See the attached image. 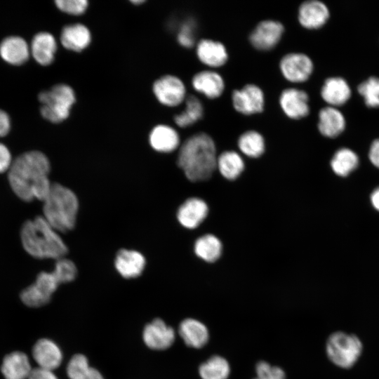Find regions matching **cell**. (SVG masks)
Returning <instances> with one entry per match:
<instances>
[{"label": "cell", "mask_w": 379, "mask_h": 379, "mask_svg": "<svg viewBox=\"0 0 379 379\" xmlns=\"http://www.w3.org/2000/svg\"><path fill=\"white\" fill-rule=\"evenodd\" d=\"M40 113L51 123H60L70 114V110L76 101L75 93L72 88L65 84L53 86L39 94Z\"/></svg>", "instance_id": "cell-5"}, {"label": "cell", "mask_w": 379, "mask_h": 379, "mask_svg": "<svg viewBox=\"0 0 379 379\" xmlns=\"http://www.w3.org/2000/svg\"><path fill=\"white\" fill-rule=\"evenodd\" d=\"M11 127V121L6 112L0 109V138L8 134Z\"/></svg>", "instance_id": "cell-40"}, {"label": "cell", "mask_w": 379, "mask_h": 379, "mask_svg": "<svg viewBox=\"0 0 379 379\" xmlns=\"http://www.w3.org/2000/svg\"><path fill=\"white\" fill-rule=\"evenodd\" d=\"M238 147L245 155L252 158H257L260 157L265 151V139L258 131L248 130L239 136Z\"/></svg>", "instance_id": "cell-30"}, {"label": "cell", "mask_w": 379, "mask_h": 379, "mask_svg": "<svg viewBox=\"0 0 379 379\" xmlns=\"http://www.w3.org/2000/svg\"><path fill=\"white\" fill-rule=\"evenodd\" d=\"M329 18L326 6L318 0L302 2L298 11L299 23L305 28L313 29L321 27Z\"/></svg>", "instance_id": "cell-15"}, {"label": "cell", "mask_w": 379, "mask_h": 379, "mask_svg": "<svg viewBox=\"0 0 379 379\" xmlns=\"http://www.w3.org/2000/svg\"><path fill=\"white\" fill-rule=\"evenodd\" d=\"M32 357L39 367L53 371L59 367L62 361L60 347L48 338H41L36 342L32 348Z\"/></svg>", "instance_id": "cell-17"}, {"label": "cell", "mask_w": 379, "mask_h": 379, "mask_svg": "<svg viewBox=\"0 0 379 379\" xmlns=\"http://www.w3.org/2000/svg\"><path fill=\"white\" fill-rule=\"evenodd\" d=\"M131 2L135 5L137 4H141L144 2V1L142 0H133V1H131Z\"/></svg>", "instance_id": "cell-44"}, {"label": "cell", "mask_w": 379, "mask_h": 379, "mask_svg": "<svg viewBox=\"0 0 379 379\" xmlns=\"http://www.w3.org/2000/svg\"><path fill=\"white\" fill-rule=\"evenodd\" d=\"M358 164L357 155L347 148L338 150L331 161V166L334 173L343 177L348 175L355 170Z\"/></svg>", "instance_id": "cell-31"}, {"label": "cell", "mask_w": 379, "mask_h": 379, "mask_svg": "<svg viewBox=\"0 0 379 379\" xmlns=\"http://www.w3.org/2000/svg\"><path fill=\"white\" fill-rule=\"evenodd\" d=\"M30 54L27 42L20 36H9L0 43V57L6 63L19 66L25 63Z\"/></svg>", "instance_id": "cell-16"}, {"label": "cell", "mask_w": 379, "mask_h": 379, "mask_svg": "<svg viewBox=\"0 0 379 379\" xmlns=\"http://www.w3.org/2000/svg\"><path fill=\"white\" fill-rule=\"evenodd\" d=\"M31 56L41 65L51 64L57 51V41L54 36L48 32L36 34L29 45Z\"/></svg>", "instance_id": "cell-19"}, {"label": "cell", "mask_w": 379, "mask_h": 379, "mask_svg": "<svg viewBox=\"0 0 379 379\" xmlns=\"http://www.w3.org/2000/svg\"><path fill=\"white\" fill-rule=\"evenodd\" d=\"M207 213L208 207L204 201L191 198L179 208L177 216L182 226L193 229L204 220Z\"/></svg>", "instance_id": "cell-23"}, {"label": "cell", "mask_w": 379, "mask_h": 379, "mask_svg": "<svg viewBox=\"0 0 379 379\" xmlns=\"http://www.w3.org/2000/svg\"><path fill=\"white\" fill-rule=\"evenodd\" d=\"M149 143L152 147L160 152H171L180 145L178 131L168 125L159 124L150 132Z\"/></svg>", "instance_id": "cell-24"}, {"label": "cell", "mask_w": 379, "mask_h": 379, "mask_svg": "<svg viewBox=\"0 0 379 379\" xmlns=\"http://www.w3.org/2000/svg\"><path fill=\"white\" fill-rule=\"evenodd\" d=\"M75 379H105L101 373L95 368L90 367Z\"/></svg>", "instance_id": "cell-42"}, {"label": "cell", "mask_w": 379, "mask_h": 379, "mask_svg": "<svg viewBox=\"0 0 379 379\" xmlns=\"http://www.w3.org/2000/svg\"><path fill=\"white\" fill-rule=\"evenodd\" d=\"M32 370L29 357L19 351L7 354L1 368L5 379H28Z\"/></svg>", "instance_id": "cell-20"}, {"label": "cell", "mask_w": 379, "mask_h": 379, "mask_svg": "<svg viewBox=\"0 0 379 379\" xmlns=\"http://www.w3.org/2000/svg\"><path fill=\"white\" fill-rule=\"evenodd\" d=\"M345 127V118L337 109L326 107L319 111L318 128L323 135L335 138L344 131Z\"/></svg>", "instance_id": "cell-25"}, {"label": "cell", "mask_w": 379, "mask_h": 379, "mask_svg": "<svg viewBox=\"0 0 379 379\" xmlns=\"http://www.w3.org/2000/svg\"><path fill=\"white\" fill-rule=\"evenodd\" d=\"M234 109L244 115L262 113L265 108V94L255 84H246L241 88L234 89L231 95Z\"/></svg>", "instance_id": "cell-7"}, {"label": "cell", "mask_w": 379, "mask_h": 379, "mask_svg": "<svg viewBox=\"0 0 379 379\" xmlns=\"http://www.w3.org/2000/svg\"><path fill=\"white\" fill-rule=\"evenodd\" d=\"M90 367L87 357L82 354H77L69 359L67 365V375L69 379H75Z\"/></svg>", "instance_id": "cell-36"}, {"label": "cell", "mask_w": 379, "mask_h": 379, "mask_svg": "<svg viewBox=\"0 0 379 379\" xmlns=\"http://www.w3.org/2000/svg\"><path fill=\"white\" fill-rule=\"evenodd\" d=\"M55 4L61 11L73 15L84 13L88 5L86 0H57Z\"/></svg>", "instance_id": "cell-37"}, {"label": "cell", "mask_w": 379, "mask_h": 379, "mask_svg": "<svg viewBox=\"0 0 379 379\" xmlns=\"http://www.w3.org/2000/svg\"><path fill=\"white\" fill-rule=\"evenodd\" d=\"M196 22L187 18L180 25L177 32L178 42L183 47L189 48L195 45Z\"/></svg>", "instance_id": "cell-34"}, {"label": "cell", "mask_w": 379, "mask_h": 379, "mask_svg": "<svg viewBox=\"0 0 379 379\" xmlns=\"http://www.w3.org/2000/svg\"><path fill=\"white\" fill-rule=\"evenodd\" d=\"M192 86L196 91L208 99H215L223 93L225 83L222 75L216 71L204 69L193 76Z\"/></svg>", "instance_id": "cell-14"}, {"label": "cell", "mask_w": 379, "mask_h": 379, "mask_svg": "<svg viewBox=\"0 0 379 379\" xmlns=\"http://www.w3.org/2000/svg\"><path fill=\"white\" fill-rule=\"evenodd\" d=\"M255 373L254 379H286V374L282 368L265 361L257 363Z\"/></svg>", "instance_id": "cell-35"}, {"label": "cell", "mask_w": 379, "mask_h": 379, "mask_svg": "<svg viewBox=\"0 0 379 379\" xmlns=\"http://www.w3.org/2000/svg\"><path fill=\"white\" fill-rule=\"evenodd\" d=\"M178 333L185 345L192 348H202L209 340V331L206 326L193 318H187L180 322Z\"/></svg>", "instance_id": "cell-18"}, {"label": "cell", "mask_w": 379, "mask_h": 379, "mask_svg": "<svg viewBox=\"0 0 379 379\" xmlns=\"http://www.w3.org/2000/svg\"><path fill=\"white\" fill-rule=\"evenodd\" d=\"M50 171L51 164L46 154L38 150L27 151L13 159L6 173V180L10 190L19 201H43L52 185Z\"/></svg>", "instance_id": "cell-1"}, {"label": "cell", "mask_w": 379, "mask_h": 379, "mask_svg": "<svg viewBox=\"0 0 379 379\" xmlns=\"http://www.w3.org/2000/svg\"><path fill=\"white\" fill-rule=\"evenodd\" d=\"M185 107L180 114L175 115V123L180 128H187L201 119L204 114V107L201 101L194 95L187 96Z\"/></svg>", "instance_id": "cell-27"}, {"label": "cell", "mask_w": 379, "mask_h": 379, "mask_svg": "<svg viewBox=\"0 0 379 379\" xmlns=\"http://www.w3.org/2000/svg\"><path fill=\"white\" fill-rule=\"evenodd\" d=\"M321 98L333 106L344 105L351 96V90L347 83L340 77L327 79L321 91Z\"/></svg>", "instance_id": "cell-26"}, {"label": "cell", "mask_w": 379, "mask_h": 379, "mask_svg": "<svg viewBox=\"0 0 379 379\" xmlns=\"http://www.w3.org/2000/svg\"><path fill=\"white\" fill-rule=\"evenodd\" d=\"M279 103L284 113L290 119H300L310 113L307 93L299 88H284L280 93Z\"/></svg>", "instance_id": "cell-11"}, {"label": "cell", "mask_w": 379, "mask_h": 379, "mask_svg": "<svg viewBox=\"0 0 379 379\" xmlns=\"http://www.w3.org/2000/svg\"><path fill=\"white\" fill-rule=\"evenodd\" d=\"M13 159L9 148L0 142V175L7 173Z\"/></svg>", "instance_id": "cell-38"}, {"label": "cell", "mask_w": 379, "mask_h": 379, "mask_svg": "<svg viewBox=\"0 0 379 379\" xmlns=\"http://www.w3.org/2000/svg\"><path fill=\"white\" fill-rule=\"evenodd\" d=\"M142 339L149 348L154 350H165L173 344L175 332L162 319H155L145 326Z\"/></svg>", "instance_id": "cell-12"}, {"label": "cell", "mask_w": 379, "mask_h": 379, "mask_svg": "<svg viewBox=\"0 0 379 379\" xmlns=\"http://www.w3.org/2000/svg\"><path fill=\"white\" fill-rule=\"evenodd\" d=\"M58 232L42 215H38L20 225V244L33 258L59 260L67 254V247Z\"/></svg>", "instance_id": "cell-2"}, {"label": "cell", "mask_w": 379, "mask_h": 379, "mask_svg": "<svg viewBox=\"0 0 379 379\" xmlns=\"http://www.w3.org/2000/svg\"><path fill=\"white\" fill-rule=\"evenodd\" d=\"M153 92L159 102L168 107H175L187 98L184 82L177 76L167 74L153 84Z\"/></svg>", "instance_id": "cell-10"}, {"label": "cell", "mask_w": 379, "mask_h": 379, "mask_svg": "<svg viewBox=\"0 0 379 379\" xmlns=\"http://www.w3.org/2000/svg\"><path fill=\"white\" fill-rule=\"evenodd\" d=\"M282 76L292 83L306 81L313 72L310 58L302 53H288L282 56L279 64Z\"/></svg>", "instance_id": "cell-9"}, {"label": "cell", "mask_w": 379, "mask_h": 379, "mask_svg": "<svg viewBox=\"0 0 379 379\" xmlns=\"http://www.w3.org/2000/svg\"><path fill=\"white\" fill-rule=\"evenodd\" d=\"M78 209L75 194L59 183H52L43 201L42 216L57 232H66L74 228Z\"/></svg>", "instance_id": "cell-4"}, {"label": "cell", "mask_w": 379, "mask_h": 379, "mask_svg": "<svg viewBox=\"0 0 379 379\" xmlns=\"http://www.w3.org/2000/svg\"><path fill=\"white\" fill-rule=\"evenodd\" d=\"M145 265L144 256L138 251L120 250L116 256L115 267L124 278H135L141 274Z\"/></svg>", "instance_id": "cell-21"}, {"label": "cell", "mask_w": 379, "mask_h": 379, "mask_svg": "<svg viewBox=\"0 0 379 379\" xmlns=\"http://www.w3.org/2000/svg\"><path fill=\"white\" fill-rule=\"evenodd\" d=\"M213 138L204 132L189 137L180 147L178 164L192 182L208 180L217 166Z\"/></svg>", "instance_id": "cell-3"}, {"label": "cell", "mask_w": 379, "mask_h": 379, "mask_svg": "<svg viewBox=\"0 0 379 379\" xmlns=\"http://www.w3.org/2000/svg\"><path fill=\"white\" fill-rule=\"evenodd\" d=\"M196 54L204 65L218 68L225 65L229 55L225 46L219 41L201 39L196 44Z\"/></svg>", "instance_id": "cell-13"}, {"label": "cell", "mask_w": 379, "mask_h": 379, "mask_svg": "<svg viewBox=\"0 0 379 379\" xmlns=\"http://www.w3.org/2000/svg\"><path fill=\"white\" fill-rule=\"evenodd\" d=\"M91 41V32L83 24L68 25L62 29L60 42L63 47L69 51H81L90 44Z\"/></svg>", "instance_id": "cell-22"}, {"label": "cell", "mask_w": 379, "mask_h": 379, "mask_svg": "<svg viewBox=\"0 0 379 379\" xmlns=\"http://www.w3.org/2000/svg\"><path fill=\"white\" fill-rule=\"evenodd\" d=\"M284 30V26L281 22L272 19L263 20L251 31L248 40L256 50L271 51L281 41Z\"/></svg>", "instance_id": "cell-8"}, {"label": "cell", "mask_w": 379, "mask_h": 379, "mask_svg": "<svg viewBox=\"0 0 379 379\" xmlns=\"http://www.w3.org/2000/svg\"><path fill=\"white\" fill-rule=\"evenodd\" d=\"M362 350V343L357 335L343 331L333 333L326 343L328 359L342 368L352 367L360 357Z\"/></svg>", "instance_id": "cell-6"}, {"label": "cell", "mask_w": 379, "mask_h": 379, "mask_svg": "<svg viewBox=\"0 0 379 379\" xmlns=\"http://www.w3.org/2000/svg\"><path fill=\"white\" fill-rule=\"evenodd\" d=\"M371 201L373 207L379 211V187L375 189L371 194Z\"/></svg>", "instance_id": "cell-43"}, {"label": "cell", "mask_w": 379, "mask_h": 379, "mask_svg": "<svg viewBox=\"0 0 379 379\" xmlns=\"http://www.w3.org/2000/svg\"><path fill=\"white\" fill-rule=\"evenodd\" d=\"M358 92L364 98L367 107H379V78H368L359 85Z\"/></svg>", "instance_id": "cell-33"}, {"label": "cell", "mask_w": 379, "mask_h": 379, "mask_svg": "<svg viewBox=\"0 0 379 379\" xmlns=\"http://www.w3.org/2000/svg\"><path fill=\"white\" fill-rule=\"evenodd\" d=\"M199 373L201 379H227L230 366L224 357L213 355L200 364Z\"/></svg>", "instance_id": "cell-28"}, {"label": "cell", "mask_w": 379, "mask_h": 379, "mask_svg": "<svg viewBox=\"0 0 379 379\" xmlns=\"http://www.w3.org/2000/svg\"><path fill=\"white\" fill-rule=\"evenodd\" d=\"M28 379H58L53 370L36 367L32 368Z\"/></svg>", "instance_id": "cell-39"}, {"label": "cell", "mask_w": 379, "mask_h": 379, "mask_svg": "<svg viewBox=\"0 0 379 379\" xmlns=\"http://www.w3.org/2000/svg\"><path fill=\"white\" fill-rule=\"evenodd\" d=\"M217 166L225 178L234 180L243 171L244 163L235 151H225L218 157Z\"/></svg>", "instance_id": "cell-29"}, {"label": "cell", "mask_w": 379, "mask_h": 379, "mask_svg": "<svg viewBox=\"0 0 379 379\" xmlns=\"http://www.w3.org/2000/svg\"><path fill=\"white\" fill-rule=\"evenodd\" d=\"M196 254L207 262H214L219 258L222 251L220 241L213 235L208 234L199 238L195 243Z\"/></svg>", "instance_id": "cell-32"}, {"label": "cell", "mask_w": 379, "mask_h": 379, "mask_svg": "<svg viewBox=\"0 0 379 379\" xmlns=\"http://www.w3.org/2000/svg\"><path fill=\"white\" fill-rule=\"evenodd\" d=\"M368 157L371 163L379 168V139L375 140L371 144Z\"/></svg>", "instance_id": "cell-41"}]
</instances>
